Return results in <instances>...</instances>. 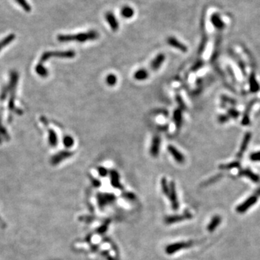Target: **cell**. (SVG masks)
<instances>
[{
	"label": "cell",
	"instance_id": "obj_1",
	"mask_svg": "<svg viewBox=\"0 0 260 260\" xmlns=\"http://www.w3.org/2000/svg\"><path fill=\"white\" fill-rule=\"evenodd\" d=\"M99 37V34L96 30H89L87 32L79 33L72 35H59L57 39L60 42H72L76 41L79 43H84L89 41L96 40Z\"/></svg>",
	"mask_w": 260,
	"mask_h": 260
},
{
	"label": "cell",
	"instance_id": "obj_2",
	"mask_svg": "<svg viewBox=\"0 0 260 260\" xmlns=\"http://www.w3.org/2000/svg\"><path fill=\"white\" fill-rule=\"evenodd\" d=\"M195 244L194 241H188V242H179L173 244H171L168 246H167L166 249V252L168 254H172L178 251L182 250V249L190 247Z\"/></svg>",
	"mask_w": 260,
	"mask_h": 260
},
{
	"label": "cell",
	"instance_id": "obj_3",
	"mask_svg": "<svg viewBox=\"0 0 260 260\" xmlns=\"http://www.w3.org/2000/svg\"><path fill=\"white\" fill-rule=\"evenodd\" d=\"M257 199H258V197H257L256 195H254V194H253L250 197H249L247 199H246L243 203L239 204V205L237 207L236 212L239 213H245L246 210H248L251 207L254 205V204L256 203Z\"/></svg>",
	"mask_w": 260,
	"mask_h": 260
},
{
	"label": "cell",
	"instance_id": "obj_4",
	"mask_svg": "<svg viewBox=\"0 0 260 260\" xmlns=\"http://www.w3.org/2000/svg\"><path fill=\"white\" fill-rule=\"evenodd\" d=\"M55 56L60 57V58L72 59L76 56V53L73 50L64 51V52H47L43 55L44 59L50 58L51 56Z\"/></svg>",
	"mask_w": 260,
	"mask_h": 260
},
{
	"label": "cell",
	"instance_id": "obj_5",
	"mask_svg": "<svg viewBox=\"0 0 260 260\" xmlns=\"http://www.w3.org/2000/svg\"><path fill=\"white\" fill-rule=\"evenodd\" d=\"M161 139L159 135H155L152 140L150 147V154L153 158H157L160 153Z\"/></svg>",
	"mask_w": 260,
	"mask_h": 260
},
{
	"label": "cell",
	"instance_id": "obj_6",
	"mask_svg": "<svg viewBox=\"0 0 260 260\" xmlns=\"http://www.w3.org/2000/svg\"><path fill=\"white\" fill-rule=\"evenodd\" d=\"M167 150H168V153L171 154V156L173 158V159L176 160L178 164H184L185 161V157L183 154L181 153V152L178 150L176 148V147H174L173 145H168V147H167Z\"/></svg>",
	"mask_w": 260,
	"mask_h": 260
},
{
	"label": "cell",
	"instance_id": "obj_7",
	"mask_svg": "<svg viewBox=\"0 0 260 260\" xmlns=\"http://www.w3.org/2000/svg\"><path fill=\"white\" fill-rule=\"evenodd\" d=\"M167 43L169 44L171 46H172V47L176 48V49L180 50L181 52H186L187 50H188L186 46L178 41L175 37H168V38H167Z\"/></svg>",
	"mask_w": 260,
	"mask_h": 260
},
{
	"label": "cell",
	"instance_id": "obj_8",
	"mask_svg": "<svg viewBox=\"0 0 260 260\" xmlns=\"http://www.w3.org/2000/svg\"><path fill=\"white\" fill-rule=\"evenodd\" d=\"M165 59H166V55L163 53L158 54L156 56L153 61L150 63V67L153 71H156L161 67V65L164 64Z\"/></svg>",
	"mask_w": 260,
	"mask_h": 260
},
{
	"label": "cell",
	"instance_id": "obj_9",
	"mask_svg": "<svg viewBox=\"0 0 260 260\" xmlns=\"http://www.w3.org/2000/svg\"><path fill=\"white\" fill-rule=\"evenodd\" d=\"M105 20H106V21L108 22V23H109V25L113 31L118 30L119 28V24L117 19H116L115 15L113 13L111 12H107L105 14Z\"/></svg>",
	"mask_w": 260,
	"mask_h": 260
},
{
	"label": "cell",
	"instance_id": "obj_10",
	"mask_svg": "<svg viewBox=\"0 0 260 260\" xmlns=\"http://www.w3.org/2000/svg\"><path fill=\"white\" fill-rule=\"evenodd\" d=\"M73 152L69 151V150H65L61 151L60 153H57L56 155L53 158L52 162L54 164H57L59 163H60L61 160L67 159V158H69L72 157L73 155Z\"/></svg>",
	"mask_w": 260,
	"mask_h": 260
},
{
	"label": "cell",
	"instance_id": "obj_11",
	"mask_svg": "<svg viewBox=\"0 0 260 260\" xmlns=\"http://www.w3.org/2000/svg\"><path fill=\"white\" fill-rule=\"evenodd\" d=\"M169 196H170V199L171 202V204H172V209L174 210H176L178 208V202L177 199V195H176L175 184H174V182H173L171 183L170 194H169Z\"/></svg>",
	"mask_w": 260,
	"mask_h": 260
},
{
	"label": "cell",
	"instance_id": "obj_12",
	"mask_svg": "<svg viewBox=\"0 0 260 260\" xmlns=\"http://www.w3.org/2000/svg\"><path fill=\"white\" fill-rule=\"evenodd\" d=\"M251 137H252V134H251L250 132H247L245 135H244V137L243 139V142L241 143V147H240L239 153L237 154V157L241 158L244 153V152L246 151V148H247L249 143L250 142Z\"/></svg>",
	"mask_w": 260,
	"mask_h": 260
},
{
	"label": "cell",
	"instance_id": "obj_13",
	"mask_svg": "<svg viewBox=\"0 0 260 260\" xmlns=\"http://www.w3.org/2000/svg\"><path fill=\"white\" fill-rule=\"evenodd\" d=\"M173 120L174 123H175L176 128L178 129H180L183 124V114L182 109H177L173 111Z\"/></svg>",
	"mask_w": 260,
	"mask_h": 260
},
{
	"label": "cell",
	"instance_id": "obj_14",
	"mask_svg": "<svg viewBox=\"0 0 260 260\" xmlns=\"http://www.w3.org/2000/svg\"><path fill=\"white\" fill-rule=\"evenodd\" d=\"M149 77V72L146 69L141 68L137 70L134 74V78L137 81H143L147 80Z\"/></svg>",
	"mask_w": 260,
	"mask_h": 260
},
{
	"label": "cell",
	"instance_id": "obj_15",
	"mask_svg": "<svg viewBox=\"0 0 260 260\" xmlns=\"http://www.w3.org/2000/svg\"><path fill=\"white\" fill-rule=\"evenodd\" d=\"M110 175H111V182L113 186L117 189H122L123 187L119 181V175L117 171L115 170H111L110 171Z\"/></svg>",
	"mask_w": 260,
	"mask_h": 260
},
{
	"label": "cell",
	"instance_id": "obj_16",
	"mask_svg": "<svg viewBox=\"0 0 260 260\" xmlns=\"http://www.w3.org/2000/svg\"><path fill=\"white\" fill-rule=\"evenodd\" d=\"M191 217V215L190 213H186L184 215H174V216H171L168 217L166 218V223L171 224L173 223V222H176L178 221H182V220L186 219V218H190Z\"/></svg>",
	"mask_w": 260,
	"mask_h": 260
},
{
	"label": "cell",
	"instance_id": "obj_17",
	"mask_svg": "<svg viewBox=\"0 0 260 260\" xmlns=\"http://www.w3.org/2000/svg\"><path fill=\"white\" fill-rule=\"evenodd\" d=\"M220 222H221V217L218 216V215H215V216L212 218L210 222L209 223L208 226V231L209 232H213Z\"/></svg>",
	"mask_w": 260,
	"mask_h": 260
},
{
	"label": "cell",
	"instance_id": "obj_18",
	"mask_svg": "<svg viewBox=\"0 0 260 260\" xmlns=\"http://www.w3.org/2000/svg\"><path fill=\"white\" fill-rule=\"evenodd\" d=\"M239 173H240V175H244L246 176V177H249L254 182H259L260 181L259 176L258 175H257V174L253 173L252 171L249 170V169H244V170H242L240 171Z\"/></svg>",
	"mask_w": 260,
	"mask_h": 260
},
{
	"label": "cell",
	"instance_id": "obj_19",
	"mask_svg": "<svg viewBox=\"0 0 260 260\" xmlns=\"http://www.w3.org/2000/svg\"><path fill=\"white\" fill-rule=\"evenodd\" d=\"M134 14V11L133 9L130 7L126 6L124 7L122 10H121V15H122V17H124V18L129 19L133 16Z\"/></svg>",
	"mask_w": 260,
	"mask_h": 260
},
{
	"label": "cell",
	"instance_id": "obj_20",
	"mask_svg": "<svg viewBox=\"0 0 260 260\" xmlns=\"http://www.w3.org/2000/svg\"><path fill=\"white\" fill-rule=\"evenodd\" d=\"M99 196H100V197H99V202H100V204H102V205H105L106 204L109 203V202L114 200V195L104 194V195H101Z\"/></svg>",
	"mask_w": 260,
	"mask_h": 260
},
{
	"label": "cell",
	"instance_id": "obj_21",
	"mask_svg": "<svg viewBox=\"0 0 260 260\" xmlns=\"http://www.w3.org/2000/svg\"><path fill=\"white\" fill-rule=\"evenodd\" d=\"M117 77L114 74H109L105 78V83L109 86H114L117 83Z\"/></svg>",
	"mask_w": 260,
	"mask_h": 260
},
{
	"label": "cell",
	"instance_id": "obj_22",
	"mask_svg": "<svg viewBox=\"0 0 260 260\" xmlns=\"http://www.w3.org/2000/svg\"><path fill=\"white\" fill-rule=\"evenodd\" d=\"M249 84H250V89L251 91L253 92H256L259 90V87L258 83H257L256 79L254 74H252L249 78Z\"/></svg>",
	"mask_w": 260,
	"mask_h": 260
},
{
	"label": "cell",
	"instance_id": "obj_23",
	"mask_svg": "<svg viewBox=\"0 0 260 260\" xmlns=\"http://www.w3.org/2000/svg\"><path fill=\"white\" fill-rule=\"evenodd\" d=\"M253 103H254V101L251 103L249 105V106L246 108L245 113H244V114L243 119H242V124L248 125L249 124V110H250L251 109H252L253 105H254Z\"/></svg>",
	"mask_w": 260,
	"mask_h": 260
},
{
	"label": "cell",
	"instance_id": "obj_24",
	"mask_svg": "<svg viewBox=\"0 0 260 260\" xmlns=\"http://www.w3.org/2000/svg\"><path fill=\"white\" fill-rule=\"evenodd\" d=\"M63 144L67 148L72 147L74 144V140L73 137L70 135H66L65 137L63 138Z\"/></svg>",
	"mask_w": 260,
	"mask_h": 260
},
{
	"label": "cell",
	"instance_id": "obj_25",
	"mask_svg": "<svg viewBox=\"0 0 260 260\" xmlns=\"http://www.w3.org/2000/svg\"><path fill=\"white\" fill-rule=\"evenodd\" d=\"M160 184H161L163 192H164L165 195L167 196L169 195V194H170V189H169V187L168 186V182H167V180L166 178L164 177L161 178V180H160Z\"/></svg>",
	"mask_w": 260,
	"mask_h": 260
},
{
	"label": "cell",
	"instance_id": "obj_26",
	"mask_svg": "<svg viewBox=\"0 0 260 260\" xmlns=\"http://www.w3.org/2000/svg\"><path fill=\"white\" fill-rule=\"evenodd\" d=\"M49 142L52 146H56L57 144V137L54 130H49Z\"/></svg>",
	"mask_w": 260,
	"mask_h": 260
},
{
	"label": "cell",
	"instance_id": "obj_27",
	"mask_svg": "<svg viewBox=\"0 0 260 260\" xmlns=\"http://www.w3.org/2000/svg\"><path fill=\"white\" fill-rule=\"evenodd\" d=\"M240 164L239 162H232V163H230V164H223V165H221V166H219V168L220 169H231V168H236V167H239Z\"/></svg>",
	"mask_w": 260,
	"mask_h": 260
},
{
	"label": "cell",
	"instance_id": "obj_28",
	"mask_svg": "<svg viewBox=\"0 0 260 260\" xmlns=\"http://www.w3.org/2000/svg\"><path fill=\"white\" fill-rule=\"evenodd\" d=\"M15 1H16L26 12H30V10H31L30 4L26 2V0H15Z\"/></svg>",
	"mask_w": 260,
	"mask_h": 260
},
{
	"label": "cell",
	"instance_id": "obj_29",
	"mask_svg": "<svg viewBox=\"0 0 260 260\" xmlns=\"http://www.w3.org/2000/svg\"><path fill=\"white\" fill-rule=\"evenodd\" d=\"M176 101H177L178 104V105H179V109H180L184 110V109H186V105H185L184 101H183L182 98L179 96V95H176Z\"/></svg>",
	"mask_w": 260,
	"mask_h": 260
},
{
	"label": "cell",
	"instance_id": "obj_30",
	"mask_svg": "<svg viewBox=\"0 0 260 260\" xmlns=\"http://www.w3.org/2000/svg\"><path fill=\"white\" fill-rule=\"evenodd\" d=\"M228 116L233 119H236L239 116V112L235 109H231L228 110Z\"/></svg>",
	"mask_w": 260,
	"mask_h": 260
},
{
	"label": "cell",
	"instance_id": "obj_31",
	"mask_svg": "<svg viewBox=\"0 0 260 260\" xmlns=\"http://www.w3.org/2000/svg\"><path fill=\"white\" fill-rule=\"evenodd\" d=\"M97 171H98V174L102 177H104V176H106L108 174V170L105 167L103 166H98L97 168Z\"/></svg>",
	"mask_w": 260,
	"mask_h": 260
},
{
	"label": "cell",
	"instance_id": "obj_32",
	"mask_svg": "<svg viewBox=\"0 0 260 260\" xmlns=\"http://www.w3.org/2000/svg\"><path fill=\"white\" fill-rule=\"evenodd\" d=\"M250 159L252 161H260V151L251 154Z\"/></svg>",
	"mask_w": 260,
	"mask_h": 260
},
{
	"label": "cell",
	"instance_id": "obj_33",
	"mask_svg": "<svg viewBox=\"0 0 260 260\" xmlns=\"http://www.w3.org/2000/svg\"><path fill=\"white\" fill-rule=\"evenodd\" d=\"M229 118H230V116L228 115H220L219 117H218V122L222 124V123L228 122L229 120Z\"/></svg>",
	"mask_w": 260,
	"mask_h": 260
},
{
	"label": "cell",
	"instance_id": "obj_34",
	"mask_svg": "<svg viewBox=\"0 0 260 260\" xmlns=\"http://www.w3.org/2000/svg\"><path fill=\"white\" fill-rule=\"evenodd\" d=\"M202 65H203V62L201 61H197V62H196L195 65H193L191 69H192V71H197V70L199 69Z\"/></svg>",
	"mask_w": 260,
	"mask_h": 260
},
{
	"label": "cell",
	"instance_id": "obj_35",
	"mask_svg": "<svg viewBox=\"0 0 260 260\" xmlns=\"http://www.w3.org/2000/svg\"><path fill=\"white\" fill-rule=\"evenodd\" d=\"M222 100L224 102L230 103L233 105H235V100H233V99L228 98V97H227V96H222Z\"/></svg>",
	"mask_w": 260,
	"mask_h": 260
},
{
	"label": "cell",
	"instance_id": "obj_36",
	"mask_svg": "<svg viewBox=\"0 0 260 260\" xmlns=\"http://www.w3.org/2000/svg\"><path fill=\"white\" fill-rule=\"evenodd\" d=\"M91 182L92 183V184H93L95 186H96V187L100 186V185H101L100 181L97 180V179H96V178H91Z\"/></svg>",
	"mask_w": 260,
	"mask_h": 260
},
{
	"label": "cell",
	"instance_id": "obj_37",
	"mask_svg": "<svg viewBox=\"0 0 260 260\" xmlns=\"http://www.w3.org/2000/svg\"><path fill=\"white\" fill-rule=\"evenodd\" d=\"M158 129H159L160 131H164V130H166L167 129H168V125H165V126H160L158 127Z\"/></svg>",
	"mask_w": 260,
	"mask_h": 260
},
{
	"label": "cell",
	"instance_id": "obj_38",
	"mask_svg": "<svg viewBox=\"0 0 260 260\" xmlns=\"http://www.w3.org/2000/svg\"><path fill=\"white\" fill-rule=\"evenodd\" d=\"M125 196H126L127 197H128V198H130V199H133L134 197V195L132 193H127L126 195H125Z\"/></svg>",
	"mask_w": 260,
	"mask_h": 260
}]
</instances>
